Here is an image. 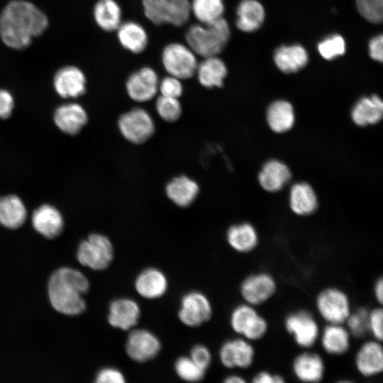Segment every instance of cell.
Instances as JSON below:
<instances>
[{
  "instance_id": "cell-1",
  "label": "cell",
  "mask_w": 383,
  "mask_h": 383,
  "mask_svg": "<svg viewBox=\"0 0 383 383\" xmlns=\"http://www.w3.org/2000/svg\"><path fill=\"white\" fill-rule=\"evenodd\" d=\"M48 26L46 16L33 4L15 0L9 3L0 15V35L4 43L14 49L25 48L33 38Z\"/></svg>"
},
{
  "instance_id": "cell-2",
  "label": "cell",
  "mask_w": 383,
  "mask_h": 383,
  "mask_svg": "<svg viewBox=\"0 0 383 383\" xmlns=\"http://www.w3.org/2000/svg\"><path fill=\"white\" fill-rule=\"evenodd\" d=\"M89 287V281L81 272L70 267L60 268L50 278L48 295L50 303L62 313L78 315L86 308L83 294Z\"/></svg>"
},
{
  "instance_id": "cell-3",
  "label": "cell",
  "mask_w": 383,
  "mask_h": 383,
  "mask_svg": "<svg viewBox=\"0 0 383 383\" xmlns=\"http://www.w3.org/2000/svg\"><path fill=\"white\" fill-rule=\"evenodd\" d=\"M230 35L228 23L222 17L211 23L191 26L185 39L196 55L207 57L218 55L227 44Z\"/></svg>"
},
{
  "instance_id": "cell-4",
  "label": "cell",
  "mask_w": 383,
  "mask_h": 383,
  "mask_svg": "<svg viewBox=\"0 0 383 383\" xmlns=\"http://www.w3.org/2000/svg\"><path fill=\"white\" fill-rule=\"evenodd\" d=\"M316 307L328 324H343L352 311L347 294L339 288L323 289L316 296Z\"/></svg>"
},
{
  "instance_id": "cell-5",
  "label": "cell",
  "mask_w": 383,
  "mask_h": 383,
  "mask_svg": "<svg viewBox=\"0 0 383 383\" xmlns=\"http://www.w3.org/2000/svg\"><path fill=\"white\" fill-rule=\"evenodd\" d=\"M162 62L169 75L182 80L195 74L199 62L195 52L187 44L171 43L162 50Z\"/></svg>"
},
{
  "instance_id": "cell-6",
  "label": "cell",
  "mask_w": 383,
  "mask_h": 383,
  "mask_svg": "<svg viewBox=\"0 0 383 383\" xmlns=\"http://www.w3.org/2000/svg\"><path fill=\"white\" fill-rule=\"evenodd\" d=\"M230 324L234 332L249 341L262 338L268 330L267 320L257 312L254 306L247 303L233 309Z\"/></svg>"
},
{
  "instance_id": "cell-7",
  "label": "cell",
  "mask_w": 383,
  "mask_h": 383,
  "mask_svg": "<svg viewBox=\"0 0 383 383\" xmlns=\"http://www.w3.org/2000/svg\"><path fill=\"white\" fill-rule=\"evenodd\" d=\"M77 257L81 265L91 270H105L113 258L112 243L104 235L92 234L79 245Z\"/></svg>"
},
{
  "instance_id": "cell-8",
  "label": "cell",
  "mask_w": 383,
  "mask_h": 383,
  "mask_svg": "<svg viewBox=\"0 0 383 383\" xmlns=\"http://www.w3.org/2000/svg\"><path fill=\"white\" fill-rule=\"evenodd\" d=\"M118 125L123 137L135 144L145 142L155 131L151 116L140 108L133 109L121 115Z\"/></svg>"
},
{
  "instance_id": "cell-9",
  "label": "cell",
  "mask_w": 383,
  "mask_h": 383,
  "mask_svg": "<svg viewBox=\"0 0 383 383\" xmlns=\"http://www.w3.org/2000/svg\"><path fill=\"white\" fill-rule=\"evenodd\" d=\"M284 326L295 343L303 348L312 347L319 336L318 325L307 310L301 309L289 313L284 319Z\"/></svg>"
},
{
  "instance_id": "cell-10",
  "label": "cell",
  "mask_w": 383,
  "mask_h": 383,
  "mask_svg": "<svg viewBox=\"0 0 383 383\" xmlns=\"http://www.w3.org/2000/svg\"><path fill=\"white\" fill-rule=\"evenodd\" d=\"M240 292L245 303L256 306L267 302L275 294L277 283L269 273H254L243 280Z\"/></svg>"
},
{
  "instance_id": "cell-11",
  "label": "cell",
  "mask_w": 383,
  "mask_h": 383,
  "mask_svg": "<svg viewBox=\"0 0 383 383\" xmlns=\"http://www.w3.org/2000/svg\"><path fill=\"white\" fill-rule=\"evenodd\" d=\"M211 315V304L203 293L190 292L182 296L178 317L184 325L189 327L199 326L208 321Z\"/></svg>"
},
{
  "instance_id": "cell-12",
  "label": "cell",
  "mask_w": 383,
  "mask_h": 383,
  "mask_svg": "<svg viewBox=\"0 0 383 383\" xmlns=\"http://www.w3.org/2000/svg\"><path fill=\"white\" fill-rule=\"evenodd\" d=\"M125 348L132 360L145 362L156 357L161 350V343L151 331L134 329L128 335Z\"/></svg>"
},
{
  "instance_id": "cell-13",
  "label": "cell",
  "mask_w": 383,
  "mask_h": 383,
  "mask_svg": "<svg viewBox=\"0 0 383 383\" xmlns=\"http://www.w3.org/2000/svg\"><path fill=\"white\" fill-rule=\"evenodd\" d=\"M159 82L158 75L152 68L143 67L129 76L126 89L131 99L145 102L155 96Z\"/></svg>"
},
{
  "instance_id": "cell-14",
  "label": "cell",
  "mask_w": 383,
  "mask_h": 383,
  "mask_svg": "<svg viewBox=\"0 0 383 383\" xmlns=\"http://www.w3.org/2000/svg\"><path fill=\"white\" fill-rule=\"evenodd\" d=\"M255 348L244 338H235L224 342L219 350V359L227 368L250 367L255 360Z\"/></svg>"
},
{
  "instance_id": "cell-15",
  "label": "cell",
  "mask_w": 383,
  "mask_h": 383,
  "mask_svg": "<svg viewBox=\"0 0 383 383\" xmlns=\"http://www.w3.org/2000/svg\"><path fill=\"white\" fill-rule=\"evenodd\" d=\"M357 372L365 377H372L383 370V349L381 342L375 339L365 341L355 357Z\"/></svg>"
},
{
  "instance_id": "cell-16",
  "label": "cell",
  "mask_w": 383,
  "mask_h": 383,
  "mask_svg": "<svg viewBox=\"0 0 383 383\" xmlns=\"http://www.w3.org/2000/svg\"><path fill=\"white\" fill-rule=\"evenodd\" d=\"M292 368L295 377L302 382H320L325 374V363L322 357L311 351L298 354L292 361Z\"/></svg>"
},
{
  "instance_id": "cell-17",
  "label": "cell",
  "mask_w": 383,
  "mask_h": 383,
  "mask_svg": "<svg viewBox=\"0 0 383 383\" xmlns=\"http://www.w3.org/2000/svg\"><path fill=\"white\" fill-rule=\"evenodd\" d=\"M140 316V309L132 299L119 298L113 300L109 309L108 322L116 328L128 331L133 328Z\"/></svg>"
},
{
  "instance_id": "cell-18",
  "label": "cell",
  "mask_w": 383,
  "mask_h": 383,
  "mask_svg": "<svg viewBox=\"0 0 383 383\" xmlns=\"http://www.w3.org/2000/svg\"><path fill=\"white\" fill-rule=\"evenodd\" d=\"M134 286L140 296L145 299H154L165 294L168 287V281L161 270L149 267L138 274Z\"/></svg>"
},
{
  "instance_id": "cell-19",
  "label": "cell",
  "mask_w": 383,
  "mask_h": 383,
  "mask_svg": "<svg viewBox=\"0 0 383 383\" xmlns=\"http://www.w3.org/2000/svg\"><path fill=\"white\" fill-rule=\"evenodd\" d=\"M86 79L83 72L73 66L59 70L54 77V86L64 98L77 97L85 91Z\"/></svg>"
},
{
  "instance_id": "cell-20",
  "label": "cell",
  "mask_w": 383,
  "mask_h": 383,
  "mask_svg": "<svg viewBox=\"0 0 383 383\" xmlns=\"http://www.w3.org/2000/svg\"><path fill=\"white\" fill-rule=\"evenodd\" d=\"M227 71L224 62L216 55L203 57V60L198 62L195 74L203 87H220L223 85Z\"/></svg>"
},
{
  "instance_id": "cell-21",
  "label": "cell",
  "mask_w": 383,
  "mask_h": 383,
  "mask_svg": "<svg viewBox=\"0 0 383 383\" xmlns=\"http://www.w3.org/2000/svg\"><path fill=\"white\" fill-rule=\"evenodd\" d=\"M118 40L126 50L135 54L145 50L148 43V35L142 25L135 21L121 23L117 28Z\"/></svg>"
},
{
  "instance_id": "cell-22",
  "label": "cell",
  "mask_w": 383,
  "mask_h": 383,
  "mask_svg": "<svg viewBox=\"0 0 383 383\" xmlns=\"http://www.w3.org/2000/svg\"><path fill=\"white\" fill-rule=\"evenodd\" d=\"M308 60L305 48L297 44L280 46L274 54L275 65L285 73L298 72L306 66Z\"/></svg>"
},
{
  "instance_id": "cell-23",
  "label": "cell",
  "mask_w": 383,
  "mask_h": 383,
  "mask_svg": "<svg viewBox=\"0 0 383 383\" xmlns=\"http://www.w3.org/2000/svg\"><path fill=\"white\" fill-rule=\"evenodd\" d=\"M383 116V103L377 95L360 99L353 106L351 117L359 126L373 125L380 121Z\"/></svg>"
},
{
  "instance_id": "cell-24",
  "label": "cell",
  "mask_w": 383,
  "mask_h": 383,
  "mask_svg": "<svg viewBox=\"0 0 383 383\" xmlns=\"http://www.w3.org/2000/svg\"><path fill=\"white\" fill-rule=\"evenodd\" d=\"M34 228L48 238L57 236L63 228L62 218L59 211L50 205H43L33 214Z\"/></svg>"
},
{
  "instance_id": "cell-25",
  "label": "cell",
  "mask_w": 383,
  "mask_h": 383,
  "mask_svg": "<svg viewBox=\"0 0 383 383\" xmlns=\"http://www.w3.org/2000/svg\"><path fill=\"white\" fill-rule=\"evenodd\" d=\"M350 336L347 328L342 324H328L321 335L322 348L331 355H344L350 349Z\"/></svg>"
},
{
  "instance_id": "cell-26",
  "label": "cell",
  "mask_w": 383,
  "mask_h": 383,
  "mask_svg": "<svg viewBox=\"0 0 383 383\" xmlns=\"http://www.w3.org/2000/svg\"><path fill=\"white\" fill-rule=\"evenodd\" d=\"M291 172L282 162L271 160L267 162L260 172L258 180L266 191L274 192L280 190L290 179Z\"/></svg>"
},
{
  "instance_id": "cell-27",
  "label": "cell",
  "mask_w": 383,
  "mask_h": 383,
  "mask_svg": "<svg viewBox=\"0 0 383 383\" xmlns=\"http://www.w3.org/2000/svg\"><path fill=\"white\" fill-rule=\"evenodd\" d=\"M54 119L56 125L63 132L74 135L87 123V116L81 106L70 104L60 106L55 113Z\"/></svg>"
},
{
  "instance_id": "cell-28",
  "label": "cell",
  "mask_w": 383,
  "mask_h": 383,
  "mask_svg": "<svg viewBox=\"0 0 383 383\" xmlns=\"http://www.w3.org/2000/svg\"><path fill=\"white\" fill-rule=\"evenodd\" d=\"M236 13V26L244 32L255 31L265 20L264 8L257 0H242Z\"/></svg>"
},
{
  "instance_id": "cell-29",
  "label": "cell",
  "mask_w": 383,
  "mask_h": 383,
  "mask_svg": "<svg viewBox=\"0 0 383 383\" xmlns=\"http://www.w3.org/2000/svg\"><path fill=\"white\" fill-rule=\"evenodd\" d=\"M229 245L235 251L248 253L252 251L258 244V234L253 226L243 223L232 226L226 234Z\"/></svg>"
},
{
  "instance_id": "cell-30",
  "label": "cell",
  "mask_w": 383,
  "mask_h": 383,
  "mask_svg": "<svg viewBox=\"0 0 383 383\" xmlns=\"http://www.w3.org/2000/svg\"><path fill=\"white\" fill-rule=\"evenodd\" d=\"M289 205L292 211L297 215L312 213L317 207V197L314 190L305 182L294 184L289 192Z\"/></svg>"
},
{
  "instance_id": "cell-31",
  "label": "cell",
  "mask_w": 383,
  "mask_h": 383,
  "mask_svg": "<svg viewBox=\"0 0 383 383\" xmlns=\"http://www.w3.org/2000/svg\"><path fill=\"white\" fill-rule=\"evenodd\" d=\"M198 192V184L186 176L174 178L166 187L167 196L180 207L189 206L196 197Z\"/></svg>"
},
{
  "instance_id": "cell-32",
  "label": "cell",
  "mask_w": 383,
  "mask_h": 383,
  "mask_svg": "<svg viewBox=\"0 0 383 383\" xmlns=\"http://www.w3.org/2000/svg\"><path fill=\"white\" fill-rule=\"evenodd\" d=\"M295 115L292 105L285 100L272 103L267 111V121L275 133H284L291 129L294 123Z\"/></svg>"
},
{
  "instance_id": "cell-33",
  "label": "cell",
  "mask_w": 383,
  "mask_h": 383,
  "mask_svg": "<svg viewBox=\"0 0 383 383\" xmlns=\"http://www.w3.org/2000/svg\"><path fill=\"white\" fill-rule=\"evenodd\" d=\"M26 218V210L21 200L11 195L0 198V223L6 228L16 229Z\"/></svg>"
},
{
  "instance_id": "cell-34",
  "label": "cell",
  "mask_w": 383,
  "mask_h": 383,
  "mask_svg": "<svg viewBox=\"0 0 383 383\" xmlns=\"http://www.w3.org/2000/svg\"><path fill=\"white\" fill-rule=\"evenodd\" d=\"M94 17L102 30H116L122 23L121 9L115 0H99L94 8Z\"/></svg>"
},
{
  "instance_id": "cell-35",
  "label": "cell",
  "mask_w": 383,
  "mask_h": 383,
  "mask_svg": "<svg viewBox=\"0 0 383 383\" xmlns=\"http://www.w3.org/2000/svg\"><path fill=\"white\" fill-rule=\"evenodd\" d=\"M192 14L200 23H208L223 17V0H192Z\"/></svg>"
},
{
  "instance_id": "cell-36",
  "label": "cell",
  "mask_w": 383,
  "mask_h": 383,
  "mask_svg": "<svg viewBox=\"0 0 383 383\" xmlns=\"http://www.w3.org/2000/svg\"><path fill=\"white\" fill-rule=\"evenodd\" d=\"M191 14L189 0H167V23L182 26L188 21Z\"/></svg>"
},
{
  "instance_id": "cell-37",
  "label": "cell",
  "mask_w": 383,
  "mask_h": 383,
  "mask_svg": "<svg viewBox=\"0 0 383 383\" xmlns=\"http://www.w3.org/2000/svg\"><path fill=\"white\" fill-rule=\"evenodd\" d=\"M174 370L178 377L187 382H198L205 374V370L199 367L190 357H180L174 364Z\"/></svg>"
},
{
  "instance_id": "cell-38",
  "label": "cell",
  "mask_w": 383,
  "mask_h": 383,
  "mask_svg": "<svg viewBox=\"0 0 383 383\" xmlns=\"http://www.w3.org/2000/svg\"><path fill=\"white\" fill-rule=\"evenodd\" d=\"M318 50L324 59L333 60L345 53V42L340 35H333L318 43Z\"/></svg>"
},
{
  "instance_id": "cell-39",
  "label": "cell",
  "mask_w": 383,
  "mask_h": 383,
  "mask_svg": "<svg viewBox=\"0 0 383 383\" xmlns=\"http://www.w3.org/2000/svg\"><path fill=\"white\" fill-rule=\"evenodd\" d=\"M156 110L159 116L165 121L174 122L181 115V104L177 98L160 95L156 101Z\"/></svg>"
},
{
  "instance_id": "cell-40",
  "label": "cell",
  "mask_w": 383,
  "mask_h": 383,
  "mask_svg": "<svg viewBox=\"0 0 383 383\" xmlns=\"http://www.w3.org/2000/svg\"><path fill=\"white\" fill-rule=\"evenodd\" d=\"M146 18L152 23H167V0H142Z\"/></svg>"
},
{
  "instance_id": "cell-41",
  "label": "cell",
  "mask_w": 383,
  "mask_h": 383,
  "mask_svg": "<svg viewBox=\"0 0 383 383\" xmlns=\"http://www.w3.org/2000/svg\"><path fill=\"white\" fill-rule=\"evenodd\" d=\"M368 311L365 308H360L355 311H351L345 323L350 335L355 338H362L368 331Z\"/></svg>"
},
{
  "instance_id": "cell-42",
  "label": "cell",
  "mask_w": 383,
  "mask_h": 383,
  "mask_svg": "<svg viewBox=\"0 0 383 383\" xmlns=\"http://www.w3.org/2000/svg\"><path fill=\"white\" fill-rule=\"evenodd\" d=\"M359 13L367 21L379 23L383 18V0H356Z\"/></svg>"
},
{
  "instance_id": "cell-43",
  "label": "cell",
  "mask_w": 383,
  "mask_h": 383,
  "mask_svg": "<svg viewBox=\"0 0 383 383\" xmlns=\"http://www.w3.org/2000/svg\"><path fill=\"white\" fill-rule=\"evenodd\" d=\"M158 90L162 96L178 99L183 92L181 79L167 75L159 82Z\"/></svg>"
},
{
  "instance_id": "cell-44",
  "label": "cell",
  "mask_w": 383,
  "mask_h": 383,
  "mask_svg": "<svg viewBox=\"0 0 383 383\" xmlns=\"http://www.w3.org/2000/svg\"><path fill=\"white\" fill-rule=\"evenodd\" d=\"M368 331L374 339L382 342L383 338V311L382 307H375L368 311Z\"/></svg>"
},
{
  "instance_id": "cell-45",
  "label": "cell",
  "mask_w": 383,
  "mask_h": 383,
  "mask_svg": "<svg viewBox=\"0 0 383 383\" xmlns=\"http://www.w3.org/2000/svg\"><path fill=\"white\" fill-rule=\"evenodd\" d=\"M190 358L201 368L206 370L211 362V355L209 350L203 345H194L190 352Z\"/></svg>"
},
{
  "instance_id": "cell-46",
  "label": "cell",
  "mask_w": 383,
  "mask_h": 383,
  "mask_svg": "<svg viewBox=\"0 0 383 383\" xmlns=\"http://www.w3.org/2000/svg\"><path fill=\"white\" fill-rule=\"evenodd\" d=\"M96 382L98 383H123L126 380L120 370L114 367H106L99 372Z\"/></svg>"
},
{
  "instance_id": "cell-47",
  "label": "cell",
  "mask_w": 383,
  "mask_h": 383,
  "mask_svg": "<svg viewBox=\"0 0 383 383\" xmlns=\"http://www.w3.org/2000/svg\"><path fill=\"white\" fill-rule=\"evenodd\" d=\"M383 37L379 35L372 38L369 43V54L373 60L382 62L383 60Z\"/></svg>"
},
{
  "instance_id": "cell-48",
  "label": "cell",
  "mask_w": 383,
  "mask_h": 383,
  "mask_svg": "<svg viewBox=\"0 0 383 383\" xmlns=\"http://www.w3.org/2000/svg\"><path fill=\"white\" fill-rule=\"evenodd\" d=\"M13 107L12 96L6 91L0 89V118L9 117Z\"/></svg>"
},
{
  "instance_id": "cell-49",
  "label": "cell",
  "mask_w": 383,
  "mask_h": 383,
  "mask_svg": "<svg viewBox=\"0 0 383 383\" xmlns=\"http://www.w3.org/2000/svg\"><path fill=\"white\" fill-rule=\"evenodd\" d=\"M252 382L253 383H283L285 380L280 374L263 370L256 373L252 377Z\"/></svg>"
},
{
  "instance_id": "cell-50",
  "label": "cell",
  "mask_w": 383,
  "mask_h": 383,
  "mask_svg": "<svg viewBox=\"0 0 383 383\" xmlns=\"http://www.w3.org/2000/svg\"><path fill=\"white\" fill-rule=\"evenodd\" d=\"M374 295L379 303V304H382L383 301V279L380 277L377 279L374 285Z\"/></svg>"
},
{
  "instance_id": "cell-51",
  "label": "cell",
  "mask_w": 383,
  "mask_h": 383,
  "mask_svg": "<svg viewBox=\"0 0 383 383\" xmlns=\"http://www.w3.org/2000/svg\"><path fill=\"white\" fill-rule=\"evenodd\" d=\"M226 383H245L246 381L243 377L238 374H231L224 379Z\"/></svg>"
}]
</instances>
